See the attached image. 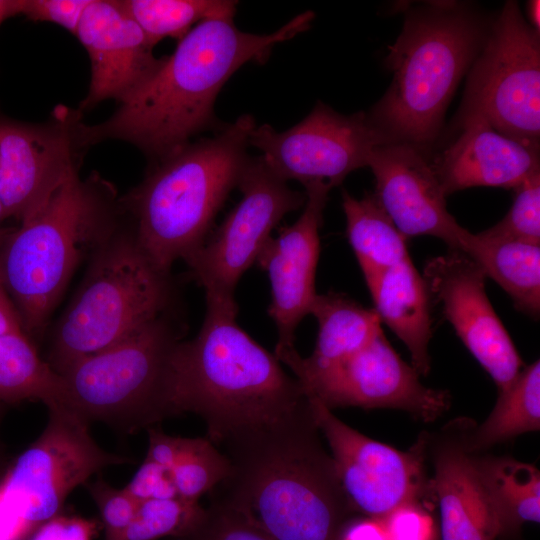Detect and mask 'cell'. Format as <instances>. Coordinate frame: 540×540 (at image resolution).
Returning <instances> with one entry per match:
<instances>
[{"label": "cell", "instance_id": "6da1fadb", "mask_svg": "<svg viewBox=\"0 0 540 540\" xmlns=\"http://www.w3.org/2000/svg\"><path fill=\"white\" fill-rule=\"evenodd\" d=\"M308 397L219 445L228 476L211 491L274 540H339L352 508L320 439Z\"/></svg>", "mask_w": 540, "mask_h": 540}, {"label": "cell", "instance_id": "7a4b0ae2", "mask_svg": "<svg viewBox=\"0 0 540 540\" xmlns=\"http://www.w3.org/2000/svg\"><path fill=\"white\" fill-rule=\"evenodd\" d=\"M314 12L298 14L270 34L238 29L233 18L195 25L159 70L104 122L80 125L85 148L106 139L129 142L157 162L197 133L215 127L214 104L228 79L248 62L263 63L279 43L310 28Z\"/></svg>", "mask_w": 540, "mask_h": 540}, {"label": "cell", "instance_id": "3957f363", "mask_svg": "<svg viewBox=\"0 0 540 540\" xmlns=\"http://www.w3.org/2000/svg\"><path fill=\"white\" fill-rule=\"evenodd\" d=\"M235 301L206 299L198 334L180 341L173 357V401L179 414L192 412L220 444L240 430L273 420L307 399L275 354L236 322Z\"/></svg>", "mask_w": 540, "mask_h": 540}, {"label": "cell", "instance_id": "277c9868", "mask_svg": "<svg viewBox=\"0 0 540 540\" xmlns=\"http://www.w3.org/2000/svg\"><path fill=\"white\" fill-rule=\"evenodd\" d=\"M251 115L238 117L211 138L155 162L144 180L119 198L137 244L160 270L171 273L205 242L249 159Z\"/></svg>", "mask_w": 540, "mask_h": 540}, {"label": "cell", "instance_id": "5b68a950", "mask_svg": "<svg viewBox=\"0 0 540 540\" xmlns=\"http://www.w3.org/2000/svg\"><path fill=\"white\" fill-rule=\"evenodd\" d=\"M115 190L74 173L35 214L5 233L0 274L26 334L47 325L72 275L122 224Z\"/></svg>", "mask_w": 540, "mask_h": 540}, {"label": "cell", "instance_id": "8992f818", "mask_svg": "<svg viewBox=\"0 0 540 540\" xmlns=\"http://www.w3.org/2000/svg\"><path fill=\"white\" fill-rule=\"evenodd\" d=\"M485 21L462 3L432 1L406 14L389 46L392 82L368 116L390 141L424 150L438 136L453 94L488 36Z\"/></svg>", "mask_w": 540, "mask_h": 540}, {"label": "cell", "instance_id": "52a82bcc", "mask_svg": "<svg viewBox=\"0 0 540 540\" xmlns=\"http://www.w3.org/2000/svg\"><path fill=\"white\" fill-rule=\"evenodd\" d=\"M84 279L53 331L48 363L59 373L174 309L171 273L144 254L127 225L88 260Z\"/></svg>", "mask_w": 540, "mask_h": 540}, {"label": "cell", "instance_id": "ba28073f", "mask_svg": "<svg viewBox=\"0 0 540 540\" xmlns=\"http://www.w3.org/2000/svg\"><path fill=\"white\" fill-rule=\"evenodd\" d=\"M173 309L130 337L81 358L58 374L63 405L87 423L124 432L178 415L173 401V357L182 341Z\"/></svg>", "mask_w": 540, "mask_h": 540}, {"label": "cell", "instance_id": "9c48e42d", "mask_svg": "<svg viewBox=\"0 0 540 540\" xmlns=\"http://www.w3.org/2000/svg\"><path fill=\"white\" fill-rule=\"evenodd\" d=\"M468 114L539 148L540 36L516 1L505 2L471 66L460 116Z\"/></svg>", "mask_w": 540, "mask_h": 540}, {"label": "cell", "instance_id": "30bf717a", "mask_svg": "<svg viewBox=\"0 0 540 540\" xmlns=\"http://www.w3.org/2000/svg\"><path fill=\"white\" fill-rule=\"evenodd\" d=\"M48 410L41 435L0 481V501L30 532L57 516L67 496L92 475L129 462L99 447L88 423L71 409Z\"/></svg>", "mask_w": 540, "mask_h": 540}, {"label": "cell", "instance_id": "8fae6325", "mask_svg": "<svg viewBox=\"0 0 540 540\" xmlns=\"http://www.w3.org/2000/svg\"><path fill=\"white\" fill-rule=\"evenodd\" d=\"M237 188L240 201L205 242L184 261L206 299L232 302L242 275L257 261L272 230L289 212L306 203V193L291 189L261 156L249 157Z\"/></svg>", "mask_w": 540, "mask_h": 540}, {"label": "cell", "instance_id": "7c38bea8", "mask_svg": "<svg viewBox=\"0 0 540 540\" xmlns=\"http://www.w3.org/2000/svg\"><path fill=\"white\" fill-rule=\"evenodd\" d=\"M249 145L259 149L268 168L284 181L304 188L340 185L352 171L368 165L377 145L390 142L363 111L343 115L318 101L299 123L285 131L255 126Z\"/></svg>", "mask_w": 540, "mask_h": 540}, {"label": "cell", "instance_id": "4fadbf2b", "mask_svg": "<svg viewBox=\"0 0 540 540\" xmlns=\"http://www.w3.org/2000/svg\"><path fill=\"white\" fill-rule=\"evenodd\" d=\"M306 395L354 511L383 519L402 505L423 504L433 496L425 469L428 433H423L409 450L400 451L359 433L317 397Z\"/></svg>", "mask_w": 540, "mask_h": 540}, {"label": "cell", "instance_id": "5bb4252c", "mask_svg": "<svg viewBox=\"0 0 540 540\" xmlns=\"http://www.w3.org/2000/svg\"><path fill=\"white\" fill-rule=\"evenodd\" d=\"M81 115L59 106L49 121L31 124L0 114V199L8 218H29L79 171Z\"/></svg>", "mask_w": 540, "mask_h": 540}, {"label": "cell", "instance_id": "9a60e30c", "mask_svg": "<svg viewBox=\"0 0 540 540\" xmlns=\"http://www.w3.org/2000/svg\"><path fill=\"white\" fill-rule=\"evenodd\" d=\"M430 297L437 301L457 336L505 391L524 368L508 331L486 294V275L460 250L428 260L423 270Z\"/></svg>", "mask_w": 540, "mask_h": 540}, {"label": "cell", "instance_id": "2e32d148", "mask_svg": "<svg viewBox=\"0 0 540 540\" xmlns=\"http://www.w3.org/2000/svg\"><path fill=\"white\" fill-rule=\"evenodd\" d=\"M419 376L381 329L365 347L336 367L300 384L305 393L331 410L346 406L392 408L431 422L449 409L450 394L424 386Z\"/></svg>", "mask_w": 540, "mask_h": 540}, {"label": "cell", "instance_id": "e0dca14e", "mask_svg": "<svg viewBox=\"0 0 540 540\" xmlns=\"http://www.w3.org/2000/svg\"><path fill=\"white\" fill-rule=\"evenodd\" d=\"M329 191L322 185L306 187L307 199L300 217L294 224L281 227L276 237L271 236L256 261L270 281L268 313L278 332L276 357L295 349L296 329L310 314L317 296L319 230Z\"/></svg>", "mask_w": 540, "mask_h": 540}, {"label": "cell", "instance_id": "ac0fdd59", "mask_svg": "<svg viewBox=\"0 0 540 540\" xmlns=\"http://www.w3.org/2000/svg\"><path fill=\"white\" fill-rule=\"evenodd\" d=\"M368 167L374 195L406 238L429 235L449 249H459L465 228L446 208V195L424 150L403 142H386L372 150Z\"/></svg>", "mask_w": 540, "mask_h": 540}, {"label": "cell", "instance_id": "d6986e66", "mask_svg": "<svg viewBox=\"0 0 540 540\" xmlns=\"http://www.w3.org/2000/svg\"><path fill=\"white\" fill-rule=\"evenodd\" d=\"M75 36L86 49L91 79L81 114L107 99L123 102L162 66L139 25L115 0H91Z\"/></svg>", "mask_w": 540, "mask_h": 540}, {"label": "cell", "instance_id": "ffe728a7", "mask_svg": "<svg viewBox=\"0 0 540 540\" xmlns=\"http://www.w3.org/2000/svg\"><path fill=\"white\" fill-rule=\"evenodd\" d=\"M475 422L457 418L432 435L427 451L434 476L433 497L440 510L442 540H496L498 525L468 446Z\"/></svg>", "mask_w": 540, "mask_h": 540}, {"label": "cell", "instance_id": "44dd1931", "mask_svg": "<svg viewBox=\"0 0 540 540\" xmlns=\"http://www.w3.org/2000/svg\"><path fill=\"white\" fill-rule=\"evenodd\" d=\"M460 121L458 139L431 162L446 196L476 186L516 189L540 173L539 148L498 133L480 115Z\"/></svg>", "mask_w": 540, "mask_h": 540}, {"label": "cell", "instance_id": "7402d4cb", "mask_svg": "<svg viewBox=\"0 0 540 540\" xmlns=\"http://www.w3.org/2000/svg\"><path fill=\"white\" fill-rule=\"evenodd\" d=\"M310 314L318 323L313 353L303 358L294 349L277 358L292 370L300 383L333 369L365 347L381 330L374 309L365 308L338 292L317 294Z\"/></svg>", "mask_w": 540, "mask_h": 540}, {"label": "cell", "instance_id": "603a6c76", "mask_svg": "<svg viewBox=\"0 0 540 540\" xmlns=\"http://www.w3.org/2000/svg\"><path fill=\"white\" fill-rule=\"evenodd\" d=\"M367 288L380 321L405 344L418 374L427 375L432 337L431 297L411 258L390 267Z\"/></svg>", "mask_w": 540, "mask_h": 540}, {"label": "cell", "instance_id": "cb8c5ba5", "mask_svg": "<svg viewBox=\"0 0 540 540\" xmlns=\"http://www.w3.org/2000/svg\"><path fill=\"white\" fill-rule=\"evenodd\" d=\"M475 261L511 297L517 310L540 314V245L494 240L465 230L459 249Z\"/></svg>", "mask_w": 540, "mask_h": 540}, {"label": "cell", "instance_id": "d4e9b609", "mask_svg": "<svg viewBox=\"0 0 540 540\" xmlns=\"http://www.w3.org/2000/svg\"><path fill=\"white\" fill-rule=\"evenodd\" d=\"M475 464L498 525L500 540H517L526 522L540 519V472L508 456H480Z\"/></svg>", "mask_w": 540, "mask_h": 540}, {"label": "cell", "instance_id": "484cf974", "mask_svg": "<svg viewBox=\"0 0 540 540\" xmlns=\"http://www.w3.org/2000/svg\"><path fill=\"white\" fill-rule=\"evenodd\" d=\"M346 232L367 287L390 267L410 257L407 239L380 206L374 193L356 199L342 192Z\"/></svg>", "mask_w": 540, "mask_h": 540}, {"label": "cell", "instance_id": "4316f807", "mask_svg": "<svg viewBox=\"0 0 540 540\" xmlns=\"http://www.w3.org/2000/svg\"><path fill=\"white\" fill-rule=\"evenodd\" d=\"M540 428V362H533L520 371L498 399L487 419L473 425L469 449L480 453L520 434Z\"/></svg>", "mask_w": 540, "mask_h": 540}, {"label": "cell", "instance_id": "83f0119b", "mask_svg": "<svg viewBox=\"0 0 540 540\" xmlns=\"http://www.w3.org/2000/svg\"><path fill=\"white\" fill-rule=\"evenodd\" d=\"M40 400L63 406L60 375L37 353L24 331L0 334V402Z\"/></svg>", "mask_w": 540, "mask_h": 540}, {"label": "cell", "instance_id": "f1b7e54d", "mask_svg": "<svg viewBox=\"0 0 540 540\" xmlns=\"http://www.w3.org/2000/svg\"><path fill=\"white\" fill-rule=\"evenodd\" d=\"M154 47L162 39H182L195 25L213 18H233L232 0H117Z\"/></svg>", "mask_w": 540, "mask_h": 540}, {"label": "cell", "instance_id": "f546056e", "mask_svg": "<svg viewBox=\"0 0 540 540\" xmlns=\"http://www.w3.org/2000/svg\"><path fill=\"white\" fill-rule=\"evenodd\" d=\"M229 472L228 458L208 438H195L190 450L170 470L177 496L189 502H198Z\"/></svg>", "mask_w": 540, "mask_h": 540}, {"label": "cell", "instance_id": "4dcf8cb0", "mask_svg": "<svg viewBox=\"0 0 540 540\" xmlns=\"http://www.w3.org/2000/svg\"><path fill=\"white\" fill-rule=\"evenodd\" d=\"M203 508L180 497L141 501L134 519L119 540H153L184 533Z\"/></svg>", "mask_w": 540, "mask_h": 540}, {"label": "cell", "instance_id": "1f68e13d", "mask_svg": "<svg viewBox=\"0 0 540 540\" xmlns=\"http://www.w3.org/2000/svg\"><path fill=\"white\" fill-rule=\"evenodd\" d=\"M514 190L513 205L504 218L478 234L488 239L540 245V173Z\"/></svg>", "mask_w": 540, "mask_h": 540}, {"label": "cell", "instance_id": "d6a6232c", "mask_svg": "<svg viewBox=\"0 0 540 540\" xmlns=\"http://www.w3.org/2000/svg\"><path fill=\"white\" fill-rule=\"evenodd\" d=\"M185 540H274L239 513L212 499L183 533Z\"/></svg>", "mask_w": 540, "mask_h": 540}, {"label": "cell", "instance_id": "836d02e7", "mask_svg": "<svg viewBox=\"0 0 540 540\" xmlns=\"http://www.w3.org/2000/svg\"><path fill=\"white\" fill-rule=\"evenodd\" d=\"M87 488L99 508L109 540H119L134 519L139 502L124 488L117 489L103 479L88 483Z\"/></svg>", "mask_w": 540, "mask_h": 540}, {"label": "cell", "instance_id": "e575fe53", "mask_svg": "<svg viewBox=\"0 0 540 540\" xmlns=\"http://www.w3.org/2000/svg\"><path fill=\"white\" fill-rule=\"evenodd\" d=\"M389 540H436L433 517L424 504L402 505L383 518Z\"/></svg>", "mask_w": 540, "mask_h": 540}, {"label": "cell", "instance_id": "d590c367", "mask_svg": "<svg viewBox=\"0 0 540 540\" xmlns=\"http://www.w3.org/2000/svg\"><path fill=\"white\" fill-rule=\"evenodd\" d=\"M91 0H19V14L32 21L51 22L76 34Z\"/></svg>", "mask_w": 540, "mask_h": 540}, {"label": "cell", "instance_id": "8d00e7d4", "mask_svg": "<svg viewBox=\"0 0 540 540\" xmlns=\"http://www.w3.org/2000/svg\"><path fill=\"white\" fill-rule=\"evenodd\" d=\"M124 489L138 502L178 497L170 470L146 459Z\"/></svg>", "mask_w": 540, "mask_h": 540}, {"label": "cell", "instance_id": "74e56055", "mask_svg": "<svg viewBox=\"0 0 540 540\" xmlns=\"http://www.w3.org/2000/svg\"><path fill=\"white\" fill-rule=\"evenodd\" d=\"M195 438L170 436L158 429L148 430L146 460L171 470L192 447Z\"/></svg>", "mask_w": 540, "mask_h": 540}, {"label": "cell", "instance_id": "f35d334b", "mask_svg": "<svg viewBox=\"0 0 540 540\" xmlns=\"http://www.w3.org/2000/svg\"><path fill=\"white\" fill-rule=\"evenodd\" d=\"M94 527L86 519L57 515L41 525L31 540H91Z\"/></svg>", "mask_w": 540, "mask_h": 540}, {"label": "cell", "instance_id": "ab89813d", "mask_svg": "<svg viewBox=\"0 0 540 540\" xmlns=\"http://www.w3.org/2000/svg\"><path fill=\"white\" fill-rule=\"evenodd\" d=\"M339 540H389L383 519L366 517L351 519L343 528Z\"/></svg>", "mask_w": 540, "mask_h": 540}, {"label": "cell", "instance_id": "60d3db41", "mask_svg": "<svg viewBox=\"0 0 540 540\" xmlns=\"http://www.w3.org/2000/svg\"><path fill=\"white\" fill-rule=\"evenodd\" d=\"M20 331H24L20 317L0 274V334Z\"/></svg>", "mask_w": 540, "mask_h": 540}, {"label": "cell", "instance_id": "b9f144b4", "mask_svg": "<svg viewBox=\"0 0 540 540\" xmlns=\"http://www.w3.org/2000/svg\"><path fill=\"white\" fill-rule=\"evenodd\" d=\"M19 14V0H0V25L9 17Z\"/></svg>", "mask_w": 540, "mask_h": 540}, {"label": "cell", "instance_id": "7bdbcfd3", "mask_svg": "<svg viewBox=\"0 0 540 540\" xmlns=\"http://www.w3.org/2000/svg\"><path fill=\"white\" fill-rule=\"evenodd\" d=\"M527 14L529 24L539 32L540 30V2L532 0L527 2Z\"/></svg>", "mask_w": 540, "mask_h": 540}, {"label": "cell", "instance_id": "ee69618b", "mask_svg": "<svg viewBox=\"0 0 540 540\" xmlns=\"http://www.w3.org/2000/svg\"><path fill=\"white\" fill-rule=\"evenodd\" d=\"M8 219L6 210L2 204V201L0 199V237L3 236L5 233H7L10 229L8 228H2L1 225L3 222Z\"/></svg>", "mask_w": 540, "mask_h": 540}]
</instances>
